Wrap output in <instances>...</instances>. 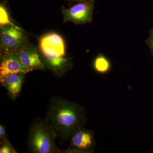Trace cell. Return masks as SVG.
I'll use <instances>...</instances> for the list:
<instances>
[{
  "mask_svg": "<svg viewBox=\"0 0 153 153\" xmlns=\"http://www.w3.org/2000/svg\"><path fill=\"white\" fill-rule=\"evenodd\" d=\"M94 70L100 74H105L110 70L111 64L109 60L104 55L100 54L96 57L93 62Z\"/></svg>",
  "mask_w": 153,
  "mask_h": 153,
  "instance_id": "cell-10",
  "label": "cell"
},
{
  "mask_svg": "<svg viewBox=\"0 0 153 153\" xmlns=\"http://www.w3.org/2000/svg\"><path fill=\"white\" fill-rule=\"evenodd\" d=\"M0 25L1 27L9 25L16 26L11 22L7 10L2 4L0 5Z\"/></svg>",
  "mask_w": 153,
  "mask_h": 153,
  "instance_id": "cell-11",
  "label": "cell"
},
{
  "mask_svg": "<svg viewBox=\"0 0 153 153\" xmlns=\"http://www.w3.org/2000/svg\"><path fill=\"white\" fill-rule=\"evenodd\" d=\"M70 145L62 153H91L95 149L96 142L94 131L84 126L77 129L69 139Z\"/></svg>",
  "mask_w": 153,
  "mask_h": 153,
  "instance_id": "cell-4",
  "label": "cell"
},
{
  "mask_svg": "<svg viewBox=\"0 0 153 153\" xmlns=\"http://www.w3.org/2000/svg\"><path fill=\"white\" fill-rule=\"evenodd\" d=\"M0 153H18L13 147L9 141H2L1 142Z\"/></svg>",
  "mask_w": 153,
  "mask_h": 153,
  "instance_id": "cell-12",
  "label": "cell"
},
{
  "mask_svg": "<svg viewBox=\"0 0 153 153\" xmlns=\"http://www.w3.org/2000/svg\"><path fill=\"white\" fill-rule=\"evenodd\" d=\"M30 71L22 65L16 53H4L0 65V76L21 72L27 74Z\"/></svg>",
  "mask_w": 153,
  "mask_h": 153,
  "instance_id": "cell-8",
  "label": "cell"
},
{
  "mask_svg": "<svg viewBox=\"0 0 153 153\" xmlns=\"http://www.w3.org/2000/svg\"><path fill=\"white\" fill-rule=\"evenodd\" d=\"M39 48L45 66L55 74H63L71 67L70 60L65 57L64 40L59 34L51 33L42 36L39 41Z\"/></svg>",
  "mask_w": 153,
  "mask_h": 153,
  "instance_id": "cell-2",
  "label": "cell"
},
{
  "mask_svg": "<svg viewBox=\"0 0 153 153\" xmlns=\"http://www.w3.org/2000/svg\"><path fill=\"white\" fill-rule=\"evenodd\" d=\"M148 46L150 49L151 53L153 57V29L150 31L149 36L147 41Z\"/></svg>",
  "mask_w": 153,
  "mask_h": 153,
  "instance_id": "cell-14",
  "label": "cell"
},
{
  "mask_svg": "<svg viewBox=\"0 0 153 153\" xmlns=\"http://www.w3.org/2000/svg\"><path fill=\"white\" fill-rule=\"evenodd\" d=\"M25 73H13L4 76H0V82L6 88L8 95L13 99H16L22 91L25 80Z\"/></svg>",
  "mask_w": 153,
  "mask_h": 153,
  "instance_id": "cell-9",
  "label": "cell"
},
{
  "mask_svg": "<svg viewBox=\"0 0 153 153\" xmlns=\"http://www.w3.org/2000/svg\"><path fill=\"white\" fill-rule=\"evenodd\" d=\"M1 27L2 50L4 53H15L25 43V36L21 29L11 25Z\"/></svg>",
  "mask_w": 153,
  "mask_h": 153,
  "instance_id": "cell-6",
  "label": "cell"
},
{
  "mask_svg": "<svg viewBox=\"0 0 153 153\" xmlns=\"http://www.w3.org/2000/svg\"><path fill=\"white\" fill-rule=\"evenodd\" d=\"M70 1H86V0H69Z\"/></svg>",
  "mask_w": 153,
  "mask_h": 153,
  "instance_id": "cell-15",
  "label": "cell"
},
{
  "mask_svg": "<svg viewBox=\"0 0 153 153\" xmlns=\"http://www.w3.org/2000/svg\"><path fill=\"white\" fill-rule=\"evenodd\" d=\"M45 120L62 142L69 140L77 129L87 121L86 111L81 105L58 96L49 100Z\"/></svg>",
  "mask_w": 153,
  "mask_h": 153,
  "instance_id": "cell-1",
  "label": "cell"
},
{
  "mask_svg": "<svg viewBox=\"0 0 153 153\" xmlns=\"http://www.w3.org/2000/svg\"><path fill=\"white\" fill-rule=\"evenodd\" d=\"M56 134L45 119L37 118L30 126L27 137L28 150L32 153H60L55 143Z\"/></svg>",
  "mask_w": 153,
  "mask_h": 153,
  "instance_id": "cell-3",
  "label": "cell"
},
{
  "mask_svg": "<svg viewBox=\"0 0 153 153\" xmlns=\"http://www.w3.org/2000/svg\"><path fill=\"white\" fill-rule=\"evenodd\" d=\"M0 139L2 141H9L5 126L2 124L0 125Z\"/></svg>",
  "mask_w": 153,
  "mask_h": 153,
  "instance_id": "cell-13",
  "label": "cell"
},
{
  "mask_svg": "<svg viewBox=\"0 0 153 153\" xmlns=\"http://www.w3.org/2000/svg\"><path fill=\"white\" fill-rule=\"evenodd\" d=\"M93 10V0L82 1L71 7L63 9L64 21L76 24L89 23L92 21Z\"/></svg>",
  "mask_w": 153,
  "mask_h": 153,
  "instance_id": "cell-5",
  "label": "cell"
},
{
  "mask_svg": "<svg viewBox=\"0 0 153 153\" xmlns=\"http://www.w3.org/2000/svg\"><path fill=\"white\" fill-rule=\"evenodd\" d=\"M15 53L22 65L30 71L36 69H45V64L40 58L37 50L33 45L25 43Z\"/></svg>",
  "mask_w": 153,
  "mask_h": 153,
  "instance_id": "cell-7",
  "label": "cell"
}]
</instances>
